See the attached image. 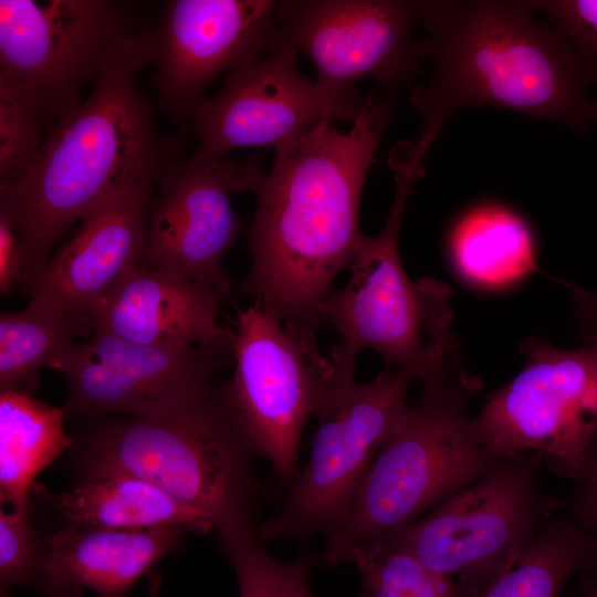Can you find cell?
I'll use <instances>...</instances> for the list:
<instances>
[{"label": "cell", "instance_id": "1", "mask_svg": "<svg viewBox=\"0 0 597 597\" xmlns=\"http://www.w3.org/2000/svg\"><path fill=\"white\" fill-rule=\"evenodd\" d=\"M394 101L367 97L349 132L322 121L274 148L256 179L251 269L241 292L279 320L315 359L321 308L365 234L359 207Z\"/></svg>", "mask_w": 597, "mask_h": 597}, {"label": "cell", "instance_id": "2", "mask_svg": "<svg viewBox=\"0 0 597 597\" xmlns=\"http://www.w3.org/2000/svg\"><path fill=\"white\" fill-rule=\"evenodd\" d=\"M148 28L107 56L85 101L49 129L27 175L0 187V214L24 256L23 287L72 226L117 192L154 185L178 157L137 82L149 65Z\"/></svg>", "mask_w": 597, "mask_h": 597}, {"label": "cell", "instance_id": "3", "mask_svg": "<svg viewBox=\"0 0 597 597\" xmlns=\"http://www.w3.org/2000/svg\"><path fill=\"white\" fill-rule=\"evenodd\" d=\"M530 1H423L419 27L434 69L410 103L421 134L455 112L493 105L584 133L597 125V65Z\"/></svg>", "mask_w": 597, "mask_h": 597}, {"label": "cell", "instance_id": "4", "mask_svg": "<svg viewBox=\"0 0 597 597\" xmlns=\"http://www.w3.org/2000/svg\"><path fill=\"white\" fill-rule=\"evenodd\" d=\"M253 454L227 383L164 412L100 421L82 441L86 479L139 478L217 532L252 523L262 493Z\"/></svg>", "mask_w": 597, "mask_h": 597}, {"label": "cell", "instance_id": "5", "mask_svg": "<svg viewBox=\"0 0 597 597\" xmlns=\"http://www.w3.org/2000/svg\"><path fill=\"white\" fill-rule=\"evenodd\" d=\"M428 150L400 140L389 154L396 191L381 231L364 235L348 268L349 279L334 289L321 308L322 324L341 337L333 354L356 364L370 348L386 367L410 371L423 384L458 369L459 345L450 331L452 292L434 277L412 281L400 259L399 231L412 185L426 174Z\"/></svg>", "mask_w": 597, "mask_h": 597}, {"label": "cell", "instance_id": "6", "mask_svg": "<svg viewBox=\"0 0 597 597\" xmlns=\"http://www.w3.org/2000/svg\"><path fill=\"white\" fill-rule=\"evenodd\" d=\"M480 387L479 378L459 368L423 384L375 457L346 517L326 537V564L348 563L355 552L388 543L506 461L481 444L468 416Z\"/></svg>", "mask_w": 597, "mask_h": 597}, {"label": "cell", "instance_id": "7", "mask_svg": "<svg viewBox=\"0 0 597 597\" xmlns=\"http://www.w3.org/2000/svg\"><path fill=\"white\" fill-rule=\"evenodd\" d=\"M329 371L315 417L311 455L289 488L285 502L263 522V540L302 541L331 535L344 521L378 451L396 429L415 376L385 367L359 383L355 365L327 357Z\"/></svg>", "mask_w": 597, "mask_h": 597}, {"label": "cell", "instance_id": "8", "mask_svg": "<svg viewBox=\"0 0 597 597\" xmlns=\"http://www.w3.org/2000/svg\"><path fill=\"white\" fill-rule=\"evenodd\" d=\"M542 463L538 453L506 460L386 544L408 549L475 597L559 511L558 499L540 490Z\"/></svg>", "mask_w": 597, "mask_h": 597}, {"label": "cell", "instance_id": "9", "mask_svg": "<svg viewBox=\"0 0 597 597\" xmlns=\"http://www.w3.org/2000/svg\"><path fill=\"white\" fill-rule=\"evenodd\" d=\"M521 352L522 370L472 418L475 434L500 460L538 453L553 473L575 481L597 434V339L559 349L533 337Z\"/></svg>", "mask_w": 597, "mask_h": 597}, {"label": "cell", "instance_id": "10", "mask_svg": "<svg viewBox=\"0 0 597 597\" xmlns=\"http://www.w3.org/2000/svg\"><path fill=\"white\" fill-rule=\"evenodd\" d=\"M146 27L119 1L1 0L0 85L28 98L48 133L107 56Z\"/></svg>", "mask_w": 597, "mask_h": 597}, {"label": "cell", "instance_id": "11", "mask_svg": "<svg viewBox=\"0 0 597 597\" xmlns=\"http://www.w3.org/2000/svg\"><path fill=\"white\" fill-rule=\"evenodd\" d=\"M231 405L256 454L286 486L295 480L304 427L322 399L329 363L313 358L282 323L252 303L239 308Z\"/></svg>", "mask_w": 597, "mask_h": 597}, {"label": "cell", "instance_id": "12", "mask_svg": "<svg viewBox=\"0 0 597 597\" xmlns=\"http://www.w3.org/2000/svg\"><path fill=\"white\" fill-rule=\"evenodd\" d=\"M423 1L284 0L276 9L277 42L306 55L317 84L336 94L373 76L387 88L410 83L425 54L416 39Z\"/></svg>", "mask_w": 597, "mask_h": 597}, {"label": "cell", "instance_id": "13", "mask_svg": "<svg viewBox=\"0 0 597 597\" xmlns=\"http://www.w3.org/2000/svg\"><path fill=\"white\" fill-rule=\"evenodd\" d=\"M260 163L195 151L177 157L155 182L140 265L165 270L231 294L223 258L240 232L232 191H250Z\"/></svg>", "mask_w": 597, "mask_h": 597}, {"label": "cell", "instance_id": "14", "mask_svg": "<svg viewBox=\"0 0 597 597\" xmlns=\"http://www.w3.org/2000/svg\"><path fill=\"white\" fill-rule=\"evenodd\" d=\"M233 341L165 348L93 329L88 338L71 344L50 368L65 379L69 416H148L206 395L212 387L210 375L233 359Z\"/></svg>", "mask_w": 597, "mask_h": 597}, {"label": "cell", "instance_id": "15", "mask_svg": "<svg viewBox=\"0 0 597 597\" xmlns=\"http://www.w3.org/2000/svg\"><path fill=\"white\" fill-rule=\"evenodd\" d=\"M273 0H170L147 34L159 106L185 124L211 82L277 43Z\"/></svg>", "mask_w": 597, "mask_h": 597}, {"label": "cell", "instance_id": "16", "mask_svg": "<svg viewBox=\"0 0 597 597\" xmlns=\"http://www.w3.org/2000/svg\"><path fill=\"white\" fill-rule=\"evenodd\" d=\"M298 52L277 42L263 57L228 73L218 94L195 109L197 151L226 156L249 147L276 148L322 121H350L367 97L321 87L297 69Z\"/></svg>", "mask_w": 597, "mask_h": 597}, {"label": "cell", "instance_id": "17", "mask_svg": "<svg viewBox=\"0 0 597 597\" xmlns=\"http://www.w3.org/2000/svg\"><path fill=\"white\" fill-rule=\"evenodd\" d=\"M154 186L119 191L87 213L24 286L30 300L90 320L119 281L140 263Z\"/></svg>", "mask_w": 597, "mask_h": 597}, {"label": "cell", "instance_id": "18", "mask_svg": "<svg viewBox=\"0 0 597 597\" xmlns=\"http://www.w3.org/2000/svg\"><path fill=\"white\" fill-rule=\"evenodd\" d=\"M224 296L165 270L135 265L90 317L93 329L149 346L189 348L232 342L218 325Z\"/></svg>", "mask_w": 597, "mask_h": 597}, {"label": "cell", "instance_id": "19", "mask_svg": "<svg viewBox=\"0 0 597 597\" xmlns=\"http://www.w3.org/2000/svg\"><path fill=\"white\" fill-rule=\"evenodd\" d=\"M180 525L116 530L67 524L44 544L38 589L45 597H126L134 584L180 545Z\"/></svg>", "mask_w": 597, "mask_h": 597}, {"label": "cell", "instance_id": "20", "mask_svg": "<svg viewBox=\"0 0 597 597\" xmlns=\"http://www.w3.org/2000/svg\"><path fill=\"white\" fill-rule=\"evenodd\" d=\"M46 498L71 525L116 530L180 525L196 532L211 530L157 486L126 474L86 479L69 492Z\"/></svg>", "mask_w": 597, "mask_h": 597}, {"label": "cell", "instance_id": "21", "mask_svg": "<svg viewBox=\"0 0 597 597\" xmlns=\"http://www.w3.org/2000/svg\"><path fill=\"white\" fill-rule=\"evenodd\" d=\"M64 407L17 390L0 394V496L12 511L28 512L35 476L72 446Z\"/></svg>", "mask_w": 597, "mask_h": 597}, {"label": "cell", "instance_id": "22", "mask_svg": "<svg viewBox=\"0 0 597 597\" xmlns=\"http://www.w3.org/2000/svg\"><path fill=\"white\" fill-rule=\"evenodd\" d=\"M448 251L455 272L480 289H504L537 270L527 224L499 206L465 213L450 233Z\"/></svg>", "mask_w": 597, "mask_h": 597}, {"label": "cell", "instance_id": "23", "mask_svg": "<svg viewBox=\"0 0 597 597\" xmlns=\"http://www.w3.org/2000/svg\"><path fill=\"white\" fill-rule=\"evenodd\" d=\"M575 574H597V541L557 511L475 597H558Z\"/></svg>", "mask_w": 597, "mask_h": 597}, {"label": "cell", "instance_id": "24", "mask_svg": "<svg viewBox=\"0 0 597 597\" xmlns=\"http://www.w3.org/2000/svg\"><path fill=\"white\" fill-rule=\"evenodd\" d=\"M91 321L81 314L30 300L18 312L0 315V388L32 394L40 370L74 342L91 336Z\"/></svg>", "mask_w": 597, "mask_h": 597}, {"label": "cell", "instance_id": "25", "mask_svg": "<svg viewBox=\"0 0 597 597\" xmlns=\"http://www.w3.org/2000/svg\"><path fill=\"white\" fill-rule=\"evenodd\" d=\"M239 586V597H314L310 577L315 564L312 553L291 562L271 556L252 523L219 532Z\"/></svg>", "mask_w": 597, "mask_h": 597}, {"label": "cell", "instance_id": "26", "mask_svg": "<svg viewBox=\"0 0 597 597\" xmlns=\"http://www.w3.org/2000/svg\"><path fill=\"white\" fill-rule=\"evenodd\" d=\"M348 563L362 575L357 597H469L455 580L433 572L401 546L365 547Z\"/></svg>", "mask_w": 597, "mask_h": 597}, {"label": "cell", "instance_id": "27", "mask_svg": "<svg viewBox=\"0 0 597 597\" xmlns=\"http://www.w3.org/2000/svg\"><path fill=\"white\" fill-rule=\"evenodd\" d=\"M45 135L42 117L31 102L0 85V187L27 175Z\"/></svg>", "mask_w": 597, "mask_h": 597}, {"label": "cell", "instance_id": "28", "mask_svg": "<svg viewBox=\"0 0 597 597\" xmlns=\"http://www.w3.org/2000/svg\"><path fill=\"white\" fill-rule=\"evenodd\" d=\"M45 540L41 538L28 512L0 511L1 591L17 586L38 589Z\"/></svg>", "mask_w": 597, "mask_h": 597}, {"label": "cell", "instance_id": "29", "mask_svg": "<svg viewBox=\"0 0 597 597\" xmlns=\"http://www.w3.org/2000/svg\"><path fill=\"white\" fill-rule=\"evenodd\" d=\"M530 2L567 36L582 55L597 65V0Z\"/></svg>", "mask_w": 597, "mask_h": 597}, {"label": "cell", "instance_id": "30", "mask_svg": "<svg viewBox=\"0 0 597 597\" xmlns=\"http://www.w3.org/2000/svg\"><path fill=\"white\" fill-rule=\"evenodd\" d=\"M557 499L559 511L565 512L597 541V434L574 486Z\"/></svg>", "mask_w": 597, "mask_h": 597}, {"label": "cell", "instance_id": "31", "mask_svg": "<svg viewBox=\"0 0 597 597\" xmlns=\"http://www.w3.org/2000/svg\"><path fill=\"white\" fill-rule=\"evenodd\" d=\"M25 279V262L19 237L7 218L0 214V291L10 294Z\"/></svg>", "mask_w": 597, "mask_h": 597}, {"label": "cell", "instance_id": "32", "mask_svg": "<svg viewBox=\"0 0 597 597\" xmlns=\"http://www.w3.org/2000/svg\"><path fill=\"white\" fill-rule=\"evenodd\" d=\"M561 283L570 293L582 339L585 344L597 339V290L589 291L567 281Z\"/></svg>", "mask_w": 597, "mask_h": 597}, {"label": "cell", "instance_id": "33", "mask_svg": "<svg viewBox=\"0 0 597 597\" xmlns=\"http://www.w3.org/2000/svg\"><path fill=\"white\" fill-rule=\"evenodd\" d=\"M585 575L579 580L584 597H597V574Z\"/></svg>", "mask_w": 597, "mask_h": 597}, {"label": "cell", "instance_id": "34", "mask_svg": "<svg viewBox=\"0 0 597 597\" xmlns=\"http://www.w3.org/2000/svg\"><path fill=\"white\" fill-rule=\"evenodd\" d=\"M1 597H8L6 591H1Z\"/></svg>", "mask_w": 597, "mask_h": 597}]
</instances>
